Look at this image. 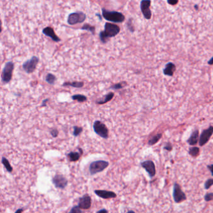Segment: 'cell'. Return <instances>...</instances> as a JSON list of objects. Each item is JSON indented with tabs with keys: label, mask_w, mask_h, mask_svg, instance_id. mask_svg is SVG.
<instances>
[{
	"label": "cell",
	"mask_w": 213,
	"mask_h": 213,
	"mask_svg": "<svg viewBox=\"0 0 213 213\" xmlns=\"http://www.w3.org/2000/svg\"><path fill=\"white\" fill-rule=\"evenodd\" d=\"M120 32V27L113 23H106L104 30L99 33V38L103 43H106L109 38L116 36Z\"/></svg>",
	"instance_id": "obj_1"
},
{
	"label": "cell",
	"mask_w": 213,
	"mask_h": 213,
	"mask_svg": "<svg viewBox=\"0 0 213 213\" xmlns=\"http://www.w3.org/2000/svg\"><path fill=\"white\" fill-rule=\"evenodd\" d=\"M102 16L108 21L113 23H123L125 20V16L123 13L116 11H109L102 8Z\"/></svg>",
	"instance_id": "obj_2"
},
{
	"label": "cell",
	"mask_w": 213,
	"mask_h": 213,
	"mask_svg": "<svg viewBox=\"0 0 213 213\" xmlns=\"http://www.w3.org/2000/svg\"><path fill=\"white\" fill-rule=\"evenodd\" d=\"M109 165V163L104 160H97L91 163L89 166V171L91 176L95 175L99 173L102 172L107 168Z\"/></svg>",
	"instance_id": "obj_3"
},
{
	"label": "cell",
	"mask_w": 213,
	"mask_h": 213,
	"mask_svg": "<svg viewBox=\"0 0 213 213\" xmlns=\"http://www.w3.org/2000/svg\"><path fill=\"white\" fill-rule=\"evenodd\" d=\"M15 64L12 61H8L5 64L1 73V81L4 84H7L12 79Z\"/></svg>",
	"instance_id": "obj_4"
},
{
	"label": "cell",
	"mask_w": 213,
	"mask_h": 213,
	"mask_svg": "<svg viewBox=\"0 0 213 213\" xmlns=\"http://www.w3.org/2000/svg\"><path fill=\"white\" fill-rule=\"evenodd\" d=\"M93 129L96 134L103 139H108L109 137V130L105 124L96 120L94 122Z\"/></svg>",
	"instance_id": "obj_5"
},
{
	"label": "cell",
	"mask_w": 213,
	"mask_h": 213,
	"mask_svg": "<svg viewBox=\"0 0 213 213\" xmlns=\"http://www.w3.org/2000/svg\"><path fill=\"white\" fill-rule=\"evenodd\" d=\"M86 18V15L82 11H77L68 15L67 22L69 25H74L83 23Z\"/></svg>",
	"instance_id": "obj_6"
},
{
	"label": "cell",
	"mask_w": 213,
	"mask_h": 213,
	"mask_svg": "<svg viewBox=\"0 0 213 213\" xmlns=\"http://www.w3.org/2000/svg\"><path fill=\"white\" fill-rule=\"evenodd\" d=\"M39 59L36 56H33L31 59L26 61L23 64V69L27 74L33 73L37 67Z\"/></svg>",
	"instance_id": "obj_7"
},
{
	"label": "cell",
	"mask_w": 213,
	"mask_h": 213,
	"mask_svg": "<svg viewBox=\"0 0 213 213\" xmlns=\"http://www.w3.org/2000/svg\"><path fill=\"white\" fill-rule=\"evenodd\" d=\"M173 197L176 203H181L187 199L186 194L182 191L180 185L177 182H174L173 185Z\"/></svg>",
	"instance_id": "obj_8"
},
{
	"label": "cell",
	"mask_w": 213,
	"mask_h": 213,
	"mask_svg": "<svg viewBox=\"0 0 213 213\" xmlns=\"http://www.w3.org/2000/svg\"><path fill=\"white\" fill-rule=\"evenodd\" d=\"M141 167L148 174L149 176L151 179L153 178L155 176L156 173V166L155 163L151 160H146L141 163Z\"/></svg>",
	"instance_id": "obj_9"
},
{
	"label": "cell",
	"mask_w": 213,
	"mask_h": 213,
	"mask_svg": "<svg viewBox=\"0 0 213 213\" xmlns=\"http://www.w3.org/2000/svg\"><path fill=\"white\" fill-rule=\"evenodd\" d=\"M151 1L150 0H143L140 3V8L141 13L143 14L144 18L149 20L151 18L152 12L150 9Z\"/></svg>",
	"instance_id": "obj_10"
},
{
	"label": "cell",
	"mask_w": 213,
	"mask_h": 213,
	"mask_svg": "<svg viewBox=\"0 0 213 213\" xmlns=\"http://www.w3.org/2000/svg\"><path fill=\"white\" fill-rule=\"evenodd\" d=\"M213 133V127L210 126L208 128L204 129L201 133L199 139V144L200 146H204L209 141Z\"/></svg>",
	"instance_id": "obj_11"
},
{
	"label": "cell",
	"mask_w": 213,
	"mask_h": 213,
	"mask_svg": "<svg viewBox=\"0 0 213 213\" xmlns=\"http://www.w3.org/2000/svg\"><path fill=\"white\" fill-rule=\"evenodd\" d=\"M55 186L59 189H64L68 185V179L66 177L61 174L55 175L52 179Z\"/></svg>",
	"instance_id": "obj_12"
},
{
	"label": "cell",
	"mask_w": 213,
	"mask_h": 213,
	"mask_svg": "<svg viewBox=\"0 0 213 213\" xmlns=\"http://www.w3.org/2000/svg\"><path fill=\"white\" fill-rule=\"evenodd\" d=\"M92 204V200L91 198L90 195L86 194L83 195L82 197L79 199L78 202V207L81 209H89Z\"/></svg>",
	"instance_id": "obj_13"
},
{
	"label": "cell",
	"mask_w": 213,
	"mask_h": 213,
	"mask_svg": "<svg viewBox=\"0 0 213 213\" xmlns=\"http://www.w3.org/2000/svg\"><path fill=\"white\" fill-rule=\"evenodd\" d=\"M94 193H95L98 197L104 199H113L117 197V194L115 192L111 191L98 190V189H97V190L94 191Z\"/></svg>",
	"instance_id": "obj_14"
},
{
	"label": "cell",
	"mask_w": 213,
	"mask_h": 213,
	"mask_svg": "<svg viewBox=\"0 0 213 213\" xmlns=\"http://www.w3.org/2000/svg\"><path fill=\"white\" fill-rule=\"evenodd\" d=\"M42 32L45 35V36L50 37L53 41H55V42H60L61 41V39L57 36L54 31V29H53L51 27L48 26V27L44 28L43 29Z\"/></svg>",
	"instance_id": "obj_15"
},
{
	"label": "cell",
	"mask_w": 213,
	"mask_h": 213,
	"mask_svg": "<svg viewBox=\"0 0 213 213\" xmlns=\"http://www.w3.org/2000/svg\"><path fill=\"white\" fill-rule=\"evenodd\" d=\"M199 136V131L198 129L194 130L191 133L190 137L187 140V143L190 146H194L198 144Z\"/></svg>",
	"instance_id": "obj_16"
},
{
	"label": "cell",
	"mask_w": 213,
	"mask_h": 213,
	"mask_svg": "<svg viewBox=\"0 0 213 213\" xmlns=\"http://www.w3.org/2000/svg\"><path fill=\"white\" fill-rule=\"evenodd\" d=\"M176 69V65L173 63L169 62L166 64L165 68L163 69V73L166 76H173Z\"/></svg>",
	"instance_id": "obj_17"
},
{
	"label": "cell",
	"mask_w": 213,
	"mask_h": 213,
	"mask_svg": "<svg viewBox=\"0 0 213 213\" xmlns=\"http://www.w3.org/2000/svg\"><path fill=\"white\" fill-rule=\"evenodd\" d=\"M82 154V150L80 152L76 151H71L68 154V158L69 160L71 162H76L78 161L80 159V157Z\"/></svg>",
	"instance_id": "obj_18"
},
{
	"label": "cell",
	"mask_w": 213,
	"mask_h": 213,
	"mask_svg": "<svg viewBox=\"0 0 213 213\" xmlns=\"http://www.w3.org/2000/svg\"><path fill=\"white\" fill-rule=\"evenodd\" d=\"M114 96H115V93H113V92H110L108 94H106V95L104 97V98H103L102 99H101L99 101H97L96 103L98 104H105L106 103L110 101L113 98Z\"/></svg>",
	"instance_id": "obj_19"
},
{
	"label": "cell",
	"mask_w": 213,
	"mask_h": 213,
	"mask_svg": "<svg viewBox=\"0 0 213 213\" xmlns=\"http://www.w3.org/2000/svg\"><path fill=\"white\" fill-rule=\"evenodd\" d=\"M63 86H71L73 88H80L84 86V82L82 81H73V82H64Z\"/></svg>",
	"instance_id": "obj_20"
},
{
	"label": "cell",
	"mask_w": 213,
	"mask_h": 213,
	"mask_svg": "<svg viewBox=\"0 0 213 213\" xmlns=\"http://www.w3.org/2000/svg\"><path fill=\"white\" fill-rule=\"evenodd\" d=\"M162 136H163L162 133H158V134L155 135L148 141V143H147V144H148V145H150V146H153V145L156 144L161 139Z\"/></svg>",
	"instance_id": "obj_21"
},
{
	"label": "cell",
	"mask_w": 213,
	"mask_h": 213,
	"mask_svg": "<svg viewBox=\"0 0 213 213\" xmlns=\"http://www.w3.org/2000/svg\"><path fill=\"white\" fill-rule=\"evenodd\" d=\"M199 151L200 150L198 147L196 146H193L189 148L188 153L189 155L191 156L193 158H196L199 155Z\"/></svg>",
	"instance_id": "obj_22"
},
{
	"label": "cell",
	"mask_w": 213,
	"mask_h": 213,
	"mask_svg": "<svg viewBox=\"0 0 213 213\" xmlns=\"http://www.w3.org/2000/svg\"><path fill=\"white\" fill-rule=\"evenodd\" d=\"M56 80V77L53 74L48 73V74H47V75L46 76L45 81L50 85H55Z\"/></svg>",
	"instance_id": "obj_23"
},
{
	"label": "cell",
	"mask_w": 213,
	"mask_h": 213,
	"mask_svg": "<svg viewBox=\"0 0 213 213\" xmlns=\"http://www.w3.org/2000/svg\"><path fill=\"white\" fill-rule=\"evenodd\" d=\"M71 99L80 103H83L87 101V97L85 95H82V94H74V95L71 96Z\"/></svg>",
	"instance_id": "obj_24"
},
{
	"label": "cell",
	"mask_w": 213,
	"mask_h": 213,
	"mask_svg": "<svg viewBox=\"0 0 213 213\" xmlns=\"http://www.w3.org/2000/svg\"><path fill=\"white\" fill-rule=\"evenodd\" d=\"M81 29H82V30H86V31H90L93 35L95 34V31H96L95 27H94V26H91L90 24H85L81 27Z\"/></svg>",
	"instance_id": "obj_25"
},
{
	"label": "cell",
	"mask_w": 213,
	"mask_h": 213,
	"mask_svg": "<svg viewBox=\"0 0 213 213\" xmlns=\"http://www.w3.org/2000/svg\"><path fill=\"white\" fill-rule=\"evenodd\" d=\"M1 161H2L3 164L4 166V167L6 168V169H7V170L8 171V172H9V173L12 172L13 168H12V167H11V166L10 165L8 159L3 157V158H2Z\"/></svg>",
	"instance_id": "obj_26"
},
{
	"label": "cell",
	"mask_w": 213,
	"mask_h": 213,
	"mask_svg": "<svg viewBox=\"0 0 213 213\" xmlns=\"http://www.w3.org/2000/svg\"><path fill=\"white\" fill-rule=\"evenodd\" d=\"M82 130H83L82 128L74 126L73 127V133L74 136H75V137L78 136L82 132Z\"/></svg>",
	"instance_id": "obj_27"
},
{
	"label": "cell",
	"mask_w": 213,
	"mask_h": 213,
	"mask_svg": "<svg viewBox=\"0 0 213 213\" xmlns=\"http://www.w3.org/2000/svg\"><path fill=\"white\" fill-rule=\"evenodd\" d=\"M213 185V179L212 178H209L206 180V181L204 183V189H209Z\"/></svg>",
	"instance_id": "obj_28"
},
{
	"label": "cell",
	"mask_w": 213,
	"mask_h": 213,
	"mask_svg": "<svg viewBox=\"0 0 213 213\" xmlns=\"http://www.w3.org/2000/svg\"><path fill=\"white\" fill-rule=\"evenodd\" d=\"M68 213H82V211L81 209L78 207V206H74L71 209Z\"/></svg>",
	"instance_id": "obj_29"
},
{
	"label": "cell",
	"mask_w": 213,
	"mask_h": 213,
	"mask_svg": "<svg viewBox=\"0 0 213 213\" xmlns=\"http://www.w3.org/2000/svg\"><path fill=\"white\" fill-rule=\"evenodd\" d=\"M204 198L205 201H206V202H209V201H211L213 199V193H207Z\"/></svg>",
	"instance_id": "obj_30"
},
{
	"label": "cell",
	"mask_w": 213,
	"mask_h": 213,
	"mask_svg": "<svg viewBox=\"0 0 213 213\" xmlns=\"http://www.w3.org/2000/svg\"><path fill=\"white\" fill-rule=\"evenodd\" d=\"M127 27H128L129 30L130 31H131V33L134 32V26L133 25V23H132L131 20H129V21L127 23Z\"/></svg>",
	"instance_id": "obj_31"
},
{
	"label": "cell",
	"mask_w": 213,
	"mask_h": 213,
	"mask_svg": "<svg viewBox=\"0 0 213 213\" xmlns=\"http://www.w3.org/2000/svg\"><path fill=\"white\" fill-rule=\"evenodd\" d=\"M163 149L164 150H166L168 151H171L173 150V145L170 143H166L165 146L163 147Z\"/></svg>",
	"instance_id": "obj_32"
},
{
	"label": "cell",
	"mask_w": 213,
	"mask_h": 213,
	"mask_svg": "<svg viewBox=\"0 0 213 213\" xmlns=\"http://www.w3.org/2000/svg\"><path fill=\"white\" fill-rule=\"evenodd\" d=\"M123 88V86L121 83H117V84H115L113 86H111L110 87V89H114V90H120V89H122Z\"/></svg>",
	"instance_id": "obj_33"
},
{
	"label": "cell",
	"mask_w": 213,
	"mask_h": 213,
	"mask_svg": "<svg viewBox=\"0 0 213 213\" xmlns=\"http://www.w3.org/2000/svg\"><path fill=\"white\" fill-rule=\"evenodd\" d=\"M51 134L53 138H56L58 135V131L56 129H53L51 131Z\"/></svg>",
	"instance_id": "obj_34"
},
{
	"label": "cell",
	"mask_w": 213,
	"mask_h": 213,
	"mask_svg": "<svg viewBox=\"0 0 213 213\" xmlns=\"http://www.w3.org/2000/svg\"><path fill=\"white\" fill-rule=\"evenodd\" d=\"M167 2L171 5H176V4L178 3V1H177V0H168Z\"/></svg>",
	"instance_id": "obj_35"
},
{
	"label": "cell",
	"mask_w": 213,
	"mask_h": 213,
	"mask_svg": "<svg viewBox=\"0 0 213 213\" xmlns=\"http://www.w3.org/2000/svg\"><path fill=\"white\" fill-rule=\"evenodd\" d=\"M49 101V99H44L42 103H41V107H43V106H46V104H47V102H48Z\"/></svg>",
	"instance_id": "obj_36"
},
{
	"label": "cell",
	"mask_w": 213,
	"mask_h": 213,
	"mask_svg": "<svg viewBox=\"0 0 213 213\" xmlns=\"http://www.w3.org/2000/svg\"><path fill=\"white\" fill-rule=\"evenodd\" d=\"M96 213H108V211L106 209L103 208V209H101L98 211L96 212Z\"/></svg>",
	"instance_id": "obj_37"
},
{
	"label": "cell",
	"mask_w": 213,
	"mask_h": 213,
	"mask_svg": "<svg viewBox=\"0 0 213 213\" xmlns=\"http://www.w3.org/2000/svg\"><path fill=\"white\" fill-rule=\"evenodd\" d=\"M207 167H208V168L209 169L210 172H211V175H212V176H213V174H212V164H211L210 165H208V166H207Z\"/></svg>",
	"instance_id": "obj_38"
},
{
	"label": "cell",
	"mask_w": 213,
	"mask_h": 213,
	"mask_svg": "<svg viewBox=\"0 0 213 213\" xmlns=\"http://www.w3.org/2000/svg\"><path fill=\"white\" fill-rule=\"evenodd\" d=\"M208 63L209 65H212V64H213V58H212V57L210 59V60L208 62Z\"/></svg>",
	"instance_id": "obj_39"
},
{
	"label": "cell",
	"mask_w": 213,
	"mask_h": 213,
	"mask_svg": "<svg viewBox=\"0 0 213 213\" xmlns=\"http://www.w3.org/2000/svg\"><path fill=\"white\" fill-rule=\"evenodd\" d=\"M23 209L20 208V209H18V210L15 212V213H22V212H23Z\"/></svg>",
	"instance_id": "obj_40"
},
{
	"label": "cell",
	"mask_w": 213,
	"mask_h": 213,
	"mask_svg": "<svg viewBox=\"0 0 213 213\" xmlns=\"http://www.w3.org/2000/svg\"><path fill=\"white\" fill-rule=\"evenodd\" d=\"M2 31V22H1V20H0V33Z\"/></svg>",
	"instance_id": "obj_41"
},
{
	"label": "cell",
	"mask_w": 213,
	"mask_h": 213,
	"mask_svg": "<svg viewBox=\"0 0 213 213\" xmlns=\"http://www.w3.org/2000/svg\"><path fill=\"white\" fill-rule=\"evenodd\" d=\"M126 213H136V212L133 210H130V211H128Z\"/></svg>",
	"instance_id": "obj_42"
},
{
	"label": "cell",
	"mask_w": 213,
	"mask_h": 213,
	"mask_svg": "<svg viewBox=\"0 0 213 213\" xmlns=\"http://www.w3.org/2000/svg\"><path fill=\"white\" fill-rule=\"evenodd\" d=\"M96 16L99 18V20H101V16H100L99 14H96Z\"/></svg>",
	"instance_id": "obj_43"
},
{
	"label": "cell",
	"mask_w": 213,
	"mask_h": 213,
	"mask_svg": "<svg viewBox=\"0 0 213 213\" xmlns=\"http://www.w3.org/2000/svg\"><path fill=\"white\" fill-rule=\"evenodd\" d=\"M195 8H196V9H198V6H197L196 4V6H195Z\"/></svg>",
	"instance_id": "obj_44"
}]
</instances>
